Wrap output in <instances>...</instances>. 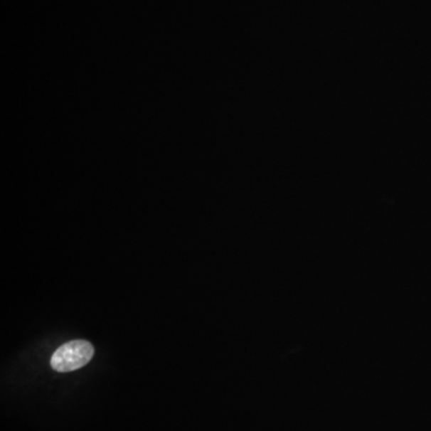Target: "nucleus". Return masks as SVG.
Returning <instances> with one entry per match:
<instances>
[{
  "label": "nucleus",
  "mask_w": 431,
  "mask_h": 431,
  "mask_svg": "<svg viewBox=\"0 0 431 431\" xmlns=\"http://www.w3.org/2000/svg\"><path fill=\"white\" fill-rule=\"evenodd\" d=\"M94 352V346L89 341H68L54 352L50 358V366L59 373L77 371L90 362Z\"/></svg>",
  "instance_id": "nucleus-1"
}]
</instances>
